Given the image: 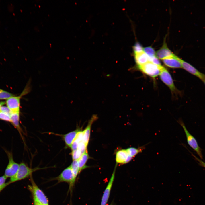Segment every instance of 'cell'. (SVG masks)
Here are the masks:
<instances>
[{
	"instance_id": "cell-33",
	"label": "cell",
	"mask_w": 205,
	"mask_h": 205,
	"mask_svg": "<svg viewBox=\"0 0 205 205\" xmlns=\"http://www.w3.org/2000/svg\"><path fill=\"white\" fill-rule=\"evenodd\" d=\"M202 81L204 83V84L205 85V80H203Z\"/></svg>"
},
{
	"instance_id": "cell-15",
	"label": "cell",
	"mask_w": 205,
	"mask_h": 205,
	"mask_svg": "<svg viewBox=\"0 0 205 205\" xmlns=\"http://www.w3.org/2000/svg\"><path fill=\"white\" fill-rule=\"evenodd\" d=\"M80 131L79 130L77 129L64 135L63 139L67 146L71 147L72 143L75 139L78 133Z\"/></svg>"
},
{
	"instance_id": "cell-24",
	"label": "cell",
	"mask_w": 205,
	"mask_h": 205,
	"mask_svg": "<svg viewBox=\"0 0 205 205\" xmlns=\"http://www.w3.org/2000/svg\"><path fill=\"white\" fill-rule=\"evenodd\" d=\"M7 178L4 175L0 177V190H3L9 184L8 182L5 183Z\"/></svg>"
},
{
	"instance_id": "cell-13",
	"label": "cell",
	"mask_w": 205,
	"mask_h": 205,
	"mask_svg": "<svg viewBox=\"0 0 205 205\" xmlns=\"http://www.w3.org/2000/svg\"><path fill=\"white\" fill-rule=\"evenodd\" d=\"M97 119V116L94 115L89 120L88 125L83 131V135L82 141L87 146L89 140L91 126L93 122Z\"/></svg>"
},
{
	"instance_id": "cell-32",
	"label": "cell",
	"mask_w": 205,
	"mask_h": 205,
	"mask_svg": "<svg viewBox=\"0 0 205 205\" xmlns=\"http://www.w3.org/2000/svg\"><path fill=\"white\" fill-rule=\"evenodd\" d=\"M5 103V102H0V108L1 107V106H2Z\"/></svg>"
},
{
	"instance_id": "cell-14",
	"label": "cell",
	"mask_w": 205,
	"mask_h": 205,
	"mask_svg": "<svg viewBox=\"0 0 205 205\" xmlns=\"http://www.w3.org/2000/svg\"><path fill=\"white\" fill-rule=\"evenodd\" d=\"M134 55L135 60L138 66L143 65L149 62V57L144 51Z\"/></svg>"
},
{
	"instance_id": "cell-34",
	"label": "cell",
	"mask_w": 205,
	"mask_h": 205,
	"mask_svg": "<svg viewBox=\"0 0 205 205\" xmlns=\"http://www.w3.org/2000/svg\"><path fill=\"white\" fill-rule=\"evenodd\" d=\"M1 191H2V190H0V192H1Z\"/></svg>"
},
{
	"instance_id": "cell-10",
	"label": "cell",
	"mask_w": 205,
	"mask_h": 205,
	"mask_svg": "<svg viewBox=\"0 0 205 205\" xmlns=\"http://www.w3.org/2000/svg\"><path fill=\"white\" fill-rule=\"evenodd\" d=\"M155 55L158 59L162 60L175 55L168 48L165 41L162 47L156 51Z\"/></svg>"
},
{
	"instance_id": "cell-30",
	"label": "cell",
	"mask_w": 205,
	"mask_h": 205,
	"mask_svg": "<svg viewBox=\"0 0 205 205\" xmlns=\"http://www.w3.org/2000/svg\"><path fill=\"white\" fill-rule=\"evenodd\" d=\"M192 155L195 159L198 162L199 164L205 168V163L196 157L194 155L192 154Z\"/></svg>"
},
{
	"instance_id": "cell-28",
	"label": "cell",
	"mask_w": 205,
	"mask_h": 205,
	"mask_svg": "<svg viewBox=\"0 0 205 205\" xmlns=\"http://www.w3.org/2000/svg\"><path fill=\"white\" fill-rule=\"evenodd\" d=\"M0 111L10 116L12 113L11 110L7 106H1L0 108Z\"/></svg>"
},
{
	"instance_id": "cell-8",
	"label": "cell",
	"mask_w": 205,
	"mask_h": 205,
	"mask_svg": "<svg viewBox=\"0 0 205 205\" xmlns=\"http://www.w3.org/2000/svg\"><path fill=\"white\" fill-rule=\"evenodd\" d=\"M7 153L9 161L5 169L4 175L7 178H11L17 173L19 168V164L14 161L11 153L7 151Z\"/></svg>"
},
{
	"instance_id": "cell-19",
	"label": "cell",
	"mask_w": 205,
	"mask_h": 205,
	"mask_svg": "<svg viewBox=\"0 0 205 205\" xmlns=\"http://www.w3.org/2000/svg\"><path fill=\"white\" fill-rule=\"evenodd\" d=\"M144 52L149 57V58H152L156 56V52L154 49L151 46L143 48Z\"/></svg>"
},
{
	"instance_id": "cell-1",
	"label": "cell",
	"mask_w": 205,
	"mask_h": 205,
	"mask_svg": "<svg viewBox=\"0 0 205 205\" xmlns=\"http://www.w3.org/2000/svg\"><path fill=\"white\" fill-rule=\"evenodd\" d=\"M38 169L29 167L24 163L19 165L18 169L16 174L10 178L8 182L9 184L16 181L25 179L31 175L32 173Z\"/></svg>"
},
{
	"instance_id": "cell-27",
	"label": "cell",
	"mask_w": 205,
	"mask_h": 205,
	"mask_svg": "<svg viewBox=\"0 0 205 205\" xmlns=\"http://www.w3.org/2000/svg\"><path fill=\"white\" fill-rule=\"evenodd\" d=\"M0 119L6 121L11 122L10 116L0 111Z\"/></svg>"
},
{
	"instance_id": "cell-22",
	"label": "cell",
	"mask_w": 205,
	"mask_h": 205,
	"mask_svg": "<svg viewBox=\"0 0 205 205\" xmlns=\"http://www.w3.org/2000/svg\"><path fill=\"white\" fill-rule=\"evenodd\" d=\"M134 54L141 53L144 52L143 48L138 42H136L133 47Z\"/></svg>"
},
{
	"instance_id": "cell-12",
	"label": "cell",
	"mask_w": 205,
	"mask_h": 205,
	"mask_svg": "<svg viewBox=\"0 0 205 205\" xmlns=\"http://www.w3.org/2000/svg\"><path fill=\"white\" fill-rule=\"evenodd\" d=\"M115 169L116 168H115L111 177L103 193L101 205H106L108 202L109 197L111 189L114 178Z\"/></svg>"
},
{
	"instance_id": "cell-3",
	"label": "cell",
	"mask_w": 205,
	"mask_h": 205,
	"mask_svg": "<svg viewBox=\"0 0 205 205\" xmlns=\"http://www.w3.org/2000/svg\"><path fill=\"white\" fill-rule=\"evenodd\" d=\"M31 182L32 185H29L28 187L32 194L34 200L42 205H49L48 200L43 192L32 179Z\"/></svg>"
},
{
	"instance_id": "cell-4",
	"label": "cell",
	"mask_w": 205,
	"mask_h": 205,
	"mask_svg": "<svg viewBox=\"0 0 205 205\" xmlns=\"http://www.w3.org/2000/svg\"><path fill=\"white\" fill-rule=\"evenodd\" d=\"M142 72L152 77L155 78L159 75L163 67L158 66L149 62L142 66H138Z\"/></svg>"
},
{
	"instance_id": "cell-20",
	"label": "cell",
	"mask_w": 205,
	"mask_h": 205,
	"mask_svg": "<svg viewBox=\"0 0 205 205\" xmlns=\"http://www.w3.org/2000/svg\"><path fill=\"white\" fill-rule=\"evenodd\" d=\"M70 166L74 175L76 178L78 173H79L78 160H73Z\"/></svg>"
},
{
	"instance_id": "cell-31",
	"label": "cell",
	"mask_w": 205,
	"mask_h": 205,
	"mask_svg": "<svg viewBox=\"0 0 205 205\" xmlns=\"http://www.w3.org/2000/svg\"><path fill=\"white\" fill-rule=\"evenodd\" d=\"M34 200V205H42L40 204H39V203H38V202H36V201L35 200Z\"/></svg>"
},
{
	"instance_id": "cell-17",
	"label": "cell",
	"mask_w": 205,
	"mask_h": 205,
	"mask_svg": "<svg viewBox=\"0 0 205 205\" xmlns=\"http://www.w3.org/2000/svg\"><path fill=\"white\" fill-rule=\"evenodd\" d=\"M19 114L20 112L12 113L10 115V118L11 122L20 132L21 129L19 124Z\"/></svg>"
},
{
	"instance_id": "cell-7",
	"label": "cell",
	"mask_w": 205,
	"mask_h": 205,
	"mask_svg": "<svg viewBox=\"0 0 205 205\" xmlns=\"http://www.w3.org/2000/svg\"><path fill=\"white\" fill-rule=\"evenodd\" d=\"M159 76L161 80L169 88L172 93L175 94L178 93L171 75L164 67L161 71Z\"/></svg>"
},
{
	"instance_id": "cell-9",
	"label": "cell",
	"mask_w": 205,
	"mask_h": 205,
	"mask_svg": "<svg viewBox=\"0 0 205 205\" xmlns=\"http://www.w3.org/2000/svg\"><path fill=\"white\" fill-rule=\"evenodd\" d=\"M182 67L189 73L196 76L202 81L205 80V74L200 72L193 65L181 59Z\"/></svg>"
},
{
	"instance_id": "cell-26",
	"label": "cell",
	"mask_w": 205,
	"mask_h": 205,
	"mask_svg": "<svg viewBox=\"0 0 205 205\" xmlns=\"http://www.w3.org/2000/svg\"><path fill=\"white\" fill-rule=\"evenodd\" d=\"M87 146L82 141L79 143L77 149L80 151L83 154L87 150Z\"/></svg>"
},
{
	"instance_id": "cell-16",
	"label": "cell",
	"mask_w": 205,
	"mask_h": 205,
	"mask_svg": "<svg viewBox=\"0 0 205 205\" xmlns=\"http://www.w3.org/2000/svg\"><path fill=\"white\" fill-rule=\"evenodd\" d=\"M129 155L126 149H122L119 150L116 153V162L117 163L125 164Z\"/></svg>"
},
{
	"instance_id": "cell-23",
	"label": "cell",
	"mask_w": 205,
	"mask_h": 205,
	"mask_svg": "<svg viewBox=\"0 0 205 205\" xmlns=\"http://www.w3.org/2000/svg\"><path fill=\"white\" fill-rule=\"evenodd\" d=\"M14 96L12 93L0 89V99H7Z\"/></svg>"
},
{
	"instance_id": "cell-18",
	"label": "cell",
	"mask_w": 205,
	"mask_h": 205,
	"mask_svg": "<svg viewBox=\"0 0 205 205\" xmlns=\"http://www.w3.org/2000/svg\"><path fill=\"white\" fill-rule=\"evenodd\" d=\"M89 158V156L87 150L78 160L79 173L86 167L85 164Z\"/></svg>"
},
{
	"instance_id": "cell-6",
	"label": "cell",
	"mask_w": 205,
	"mask_h": 205,
	"mask_svg": "<svg viewBox=\"0 0 205 205\" xmlns=\"http://www.w3.org/2000/svg\"><path fill=\"white\" fill-rule=\"evenodd\" d=\"M76 178L73 173L70 166L65 169L55 179L58 182H65L70 184V188L73 186Z\"/></svg>"
},
{
	"instance_id": "cell-11",
	"label": "cell",
	"mask_w": 205,
	"mask_h": 205,
	"mask_svg": "<svg viewBox=\"0 0 205 205\" xmlns=\"http://www.w3.org/2000/svg\"><path fill=\"white\" fill-rule=\"evenodd\" d=\"M180 58L175 55L173 56L162 60L164 64L171 68H182Z\"/></svg>"
},
{
	"instance_id": "cell-2",
	"label": "cell",
	"mask_w": 205,
	"mask_h": 205,
	"mask_svg": "<svg viewBox=\"0 0 205 205\" xmlns=\"http://www.w3.org/2000/svg\"><path fill=\"white\" fill-rule=\"evenodd\" d=\"M28 87L27 85L20 95L14 96L7 99L6 102L7 106L12 113L20 112V99L22 96L28 93L30 89Z\"/></svg>"
},
{
	"instance_id": "cell-29",
	"label": "cell",
	"mask_w": 205,
	"mask_h": 205,
	"mask_svg": "<svg viewBox=\"0 0 205 205\" xmlns=\"http://www.w3.org/2000/svg\"><path fill=\"white\" fill-rule=\"evenodd\" d=\"M149 59V62L158 66H161V62L159 59L155 56Z\"/></svg>"
},
{
	"instance_id": "cell-21",
	"label": "cell",
	"mask_w": 205,
	"mask_h": 205,
	"mask_svg": "<svg viewBox=\"0 0 205 205\" xmlns=\"http://www.w3.org/2000/svg\"><path fill=\"white\" fill-rule=\"evenodd\" d=\"M129 154L132 158L142 151V148L130 147L126 149Z\"/></svg>"
},
{
	"instance_id": "cell-5",
	"label": "cell",
	"mask_w": 205,
	"mask_h": 205,
	"mask_svg": "<svg viewBox=\"0 0 205 205\" xmlns=\"http://www.w3.org/2000/svg\"><path fill=\"white\" fill-rule=\"evenodd\" d=\"M179 123L183 128L186 136L188 145L196 153L201 159L203 158L202 149L199 146L195 138L188 131L184 123L179 120Z\"/></svg>"
},
{
	"instance_id": "cell-25",
	"label": "cell",
	"mask_w": 205,
	"mask_h": 205,
	"mask_svg": "<svg viewBox=\"0 0 205 205\" xmlns=\"http://www.w3.org/2000/svg\"><path fill=\"white\" fill-rule=\"evenodd\" d=\"M82 155L81 151L78 149L72 151V156L73 160H78Z\"/></svg>"
}]
</instances>
